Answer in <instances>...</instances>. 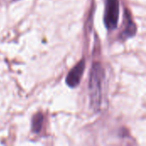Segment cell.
I'll return each mask as SVG.
<instances>
[{"label":"cell","instance_id":"3957f363","mask_svg":"<svg viewBox=\"0 0 146 146\" xmlns=\"http://www.w3.org/2000/svg\"><path fill=\"white\" fill-rule=\"evenodd\" d=\"M86 68V61L83 59L79 62L68 74L66 78V83L68 86L74 88L79 86L81 77L83 75L84 70Z\"/></svg>","mask_w":146,"mask_h":146},{"label":"cell","instance_id":"277c9868","mask_svg":"<svg viewBox=\"0 0 146 146\" xmlns=\"http://www.w3.org/2000/svg\"><path fill=\"white\" fill-rule=\"evenodd\" d=\"M136 33V26L133 21L131 18V15L127 10H125L124 15V26L121 33L120 37L122 39H127L130 37H133Z\"/></svg>","mask_w":146,"mask_h":146},{"label":"cell","instance_id":"5b68a950","mask_svg":"<svg viewBox=\"0 0 146 146\" xmlns=\"http://www.w3.org/2000/svg\"><path fill=\"white\" fill-rule=\"evenodd\" d=\"M43 115L42 114L38 113L36 114L33 118V122H32V129L34 133H38L39 131L42 128V124H43Z\"/></svg>","mask_w":146,"mask_h":146},{"label":"cell","instance_id":"8992f818","mask_svg":"<svg viewBox=\"0 0 146 146\" xmlns=\"http://www.w3.org/2000/svg\"><path fill=\"white\" fill-rule=\"evenodd\" d=\"M13 1H15V0H13Z\"/></svg>","mask_w":146,"mask_h":146},{"label":"cell","instance_id":"7a4b0ae2","mask_svg":"<svg viewBox=\"0 0 146 146\" xmlns=\"http://www.w3.org/2000/svg\"><path fill=\"white\" fill-rule=\"evenodd\" d=\"M119 9V0H107L104 13V23L108 29H114L117 27Z\"/></svg>","mask_w":146,"mask_h":146},{"label":"cell","instance_id":"6da1fadb","mask_svg":"<svg viewBox=\"0 0 146 146\" xmlns=\"http://www.w3.org/2000/svg\"><path fill=\"white\" fill-rule=\"evenodd\" d=\"M104 80V72L102 66L95 62L92 65L89 79V95L91 107L98 111L102 102V89Z\"/></svg>","mask_w":146,"mask_h":146}]
</instances>
